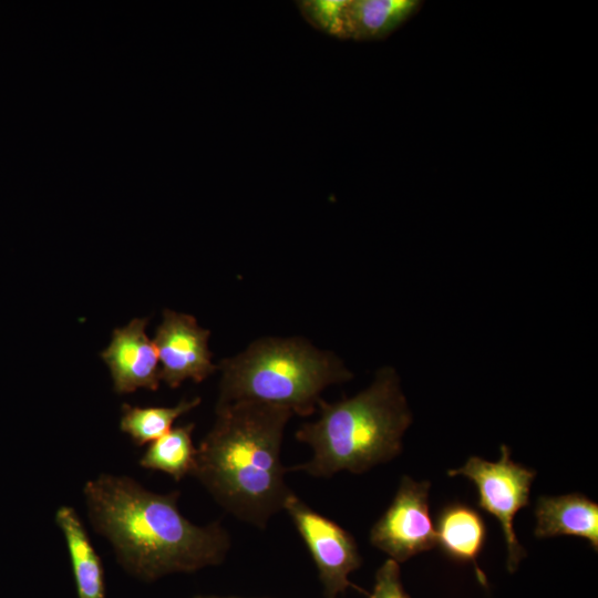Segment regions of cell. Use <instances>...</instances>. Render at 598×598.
Listing matches in <instances>:
<instances>
[{
    "instance_id": "obj_4",
    "label": "cell",
    "mask_w": 598,
    "mask_h": 598,
    "mask_svg": "<svg viewBox=\"0 0 598 598\" xmlns=\"http://www.w3.org/2000/svg\"><path fill=\"white\" fill-rule=\"evenodd\" d=\"M216 405L251 401L280 406L293 415L316 412L322 392L353 374L332 351L302 337H265L224 359Z\"/></svg>"
},
{
    "instance_id": "obj_5",
    "label": "cell",
    "mask_w": 598,
    "mask_h": 598,
    "mask_svg": "<svg viewBox=\"0 0 598 598\" xmlns=\"http://www.w3.org/2000/svg\"><path fill=\"white\" fill-rule=\"evenodd\" d=\"M447 475L464 476L473 482L480 507L501 525L507 553L506 568L509 573L516 571L526 551L516 536L514 518L529 504L536 471L512 461L508 446L503 444L498 461L471 456L463 466L448 470Z\"/></svg>"
},
{
    "instance_id": "obj_9",
    "label": "cell",
    "mask_w": 598,
    "mask_h": 598,
    "mask_svg": "<svg viewBox=\"0 0 598 598\" xmlns=\"http://www.w3.org/2000/svg\"><path fill=\"white\" fill-rule=\"evenodd\" d=\"M210 331L186 313L164 310L153 340L157 351L161 381L175 389L184 381H204L218 368L208 348Z\"/></svg>"
},
{
    "instance_id": "obj_8",
    "label": "cell",
    "mask_w": 598,
    "mask_h": 598,
    "mask_svg": "<svg viewBox=\"0 0 598 598\" xmlns=\"http://www.w3.org/2000/svg\"><path fill=\"white\" fill-rule=\"evenodd\" d=\"M413 0H305L298 7L316 29L340 39L380 40L419 8Z\"/></svg>"
},
{
    "instance_id": "obj_12",
    "label": "cell",
    "mask_w": 598,
    "mask_h": 598,
    "mask_svg": "<svg viewBox=\"0 0 598 598\" xmlns=\"http://www.w3.org/2000/svg\"><path fill=\"white\" fill-rule=\"evenodd\" d=\"M434 527L435 546L454 561L472 563L478 579L485 584V576L476 564L487 536L481 513L464 503H450L439 512Z\"/></svg>"
},
{
    "instance_id": "obj_6",
    "label": "cell",
    "mask_w": 598,
    "mask_h": 598,
    "mask_svg": "<svg viewBox=\"0 0 598 598\" xmlns=\"http://www.w3.org/2000/svg\"><path fill=\"white\" fill-rule=\"evenodd\" d=\"M283 511L315 563L326 598H337L350 587L358 588L349 579L350 574L362 564L354 537L295 493L287 498Z\"/></svg>"
},
{
    "instance_id": "obj_3",
    "label": "cell",
    "mask_w": 598,
    "mask_h": 598,
    "mask_svg": "<svg viewBox=\"0 0 598 598\" xmlns=\"http://www.w3.org/2000/svg\"><path fill=\"white\" fill-rule=\"evenodd\" d=\"M319 417L295 433L307 444L311 457L288 471L329 478L339 472L364 473L386 463L402 451V439L412 413L392 367L379 369L372 383L351 398L337 402L323 399Z\"/></svg>"
},
{
    "instance_id": "obj_10",
    "label": "cell",
    "mask_w": 598,
    "mask_h": 598,
    "mask_svg": "<svg viewBox=\"0 0 598 598\" xmlns=\"http://www.w3.org/2000/svg\"><path fill=\"white\" fill-rule=\"evenodd\" d=\"M147 318H135L113 331L101 357L110 369L113 388L120 394L138 389L155 391L161 382V368L154 342L147 337Z\"/></svg>"
},
{
    "instance_id": "obj_2",
    "label": "cell",
    "mask_w": 598,
    "mask_h": 598,
    "mask_svg": "<svg viewBox=\"0 0 598 598\" xmlns=\"http://www.w3.org/2000/svg\"><path fill=\"white\" fill-rule=\"evenodd\" d=\"M285 408L239 401L216 405V420L197 446L193 477L239 520L265 529L293 493L281 461Z\"/></svg>"
},
{
    "instance_id": "obj_14",
    "label": "cell",
    "mask_w": 598,
    "mask_h": 598,
    "mask_svg": "<svg viewBox=\"0 0 598 598\" xmlns=\"http://www.w3.org/2000/svg\"><path fill=\"white\" fill-rule=\"evenodd\" d=\"M194 426L193 423H188L173 427L150 443L140 458V465L146 470L165 473L175 481L192 476L197 454L192 437Z\"/></svg>"
},
{
    "instance_id": "obj_7",
    "label": "cell",
    "mask_w": 598,
    "mask_h": 598,
    "mask_svg": "<svg viewBox=\"0 0 598 598\" xmlns=\"http://www.w3.org/2000/svg\"><path fill=\"white\" fill-rule=\"evenodd\" d=\"M430 486L427 481L403 476L391 504L371 527V545L398 564L435 546Z\"/></svg>"
},
{
    "instance_id": "obj_13",
    "label": "cell",
    "mask_w": 598,
    "mask_h": 598,
    "mask_svg": "<svg viewBox=\"0 0 598 598\" xmlns=\"http://www.w3.org/2000/svg\"><path fill=\"white\" fill-rule=\"evenodd\" d=\"M55 522L65 539L78 598H106L103 565L79 514L64 505Z\"/></svg>"
},
{
    "instance_id": "obj_16",
    "label": "cell",
    "mask_w": 598,
    "mask_h": 598,
    "mask_svg": "<svg viewBox=\"0 0 598 598\" xmlns=\"http://www.w3.org/2000/svg\"><path fill=\"white\" fill-rule=\"evenodd\" d=\"M369 598H410L403 588L400 566L388 558L377 570Z\"/></svg>"
},
{
    "instance_id": "obj_11",
    "label": "cell",
    "mask_w": 598,
    "mask_h": 598,
    "mask_svg": "<svg viewBox=\"0 0 598 598\" xmlns=\"http://www.w3.org/2000/svg\"><path fill=\"white\" fill-rule=\"evenodd\" d=\"M535 517L537 538L577 536L588 540L595 551L598 550V505L586 495L540 496L536 502Z\"/></svg>"
},
{
    "instance_id": "obj_1",
    "label": "cell",
    "mask_w": 598,
    "mask_h": 598,
    "mask_svg": "<svg viewBox=\"0 0 598 598\" xmlns=\"http://www.w3.org/2000/svg\"><path fill=\"white\" fill-rule=\"evenodd\" d=\"M83 497L94 530L142 581L218 566L230 550L219 522L199 526L183 515L177 491L155 493L130 476L103 473L85 483Z\"/></svg>"
},
{
    "instance_id": "obj_15",
    "label": "cell",
    "mask_w": 598,
    "mask_h": 598,
    "mask_svg": "<svg viewBox=\"0 0 598 598\" xmlns=\"http://www.w3.org/2000/svg\"><path fill=\"white\" fill-rule=\"evenodd\" d=\"M200 403V398L182 400L174 406H133L123 404L120 429L136 445L150 444L173 429L174 422Z\"/></svg>"
}]
</instances>
